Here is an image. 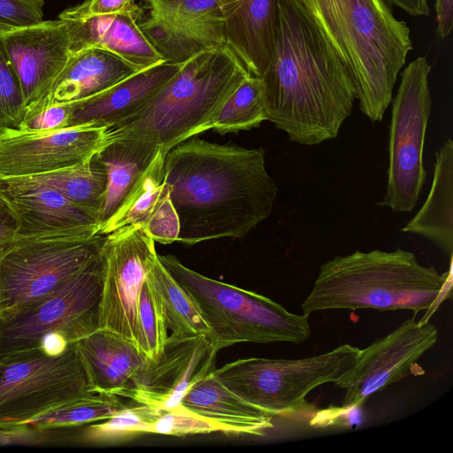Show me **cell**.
<instances>
[{
    "label": "cell",
    "instance_id": "6da1fadb",
    "mask_svg": "<svg viewBox=\"0 0 453 453\" xmlns=\"http://www.w3.org/2000/svg\"><path fill=\"white\" fill-rule=\"evenodd\" d=\"M165 184L179 219V242L245 236L268 218L278 193L265 150L188 139L165 157Z\"/></svg>",
    "mask_w": 453,
    "mask_h": 453
},
{
    "label": "cell",
    "instance_id": "7a4b0ae2",
    "mask_svg": "<svg viewBox=\"0 0 453 453\" xmlns=\"http://www.w3.org/2000/svg\"><path fill=\"white\" fill-rule=\"evenodd\" d=\"M277 33L259 77L266 120L302 145L335 138L351 114L357 91L335 49L297 0H277Z\"/></svg>",
    "mask_w": 453,
    "mask_h": 453
},
{
    "label": "cell",
    "instance_id": "3957f363",
    "mask_svg": "<svg viewBox=\"0 0 453 453\" xmlns=\"http://www.w3.org/2000/svg\"><path fill=\"white\" fill-rule=\"evenodd\" d=\"M348 67L360 111L381 121L412 50L411 30L388 0H297Z\"/></svg>",
    "mask_w": 453,
    "mask_h": 453
},
{
    "label": "cell",
    "instance_id": "277c9868",
    "mask_svg": "<svg viewBox=\"0 0 453 453\" xmlns=\"http://www.w3.org/2000/svg\"><path fill=\"white\" fill-rule=\"evenodd\" d=\"M450 276L422 265L414 253L400 248L357 250L320 265L301 308L309 315L328 310L431 311Z\"/></svg>",
    "mask_w": 453,
    "mask_h": 453
},
{
    "label": "cell",
    "instance_id": "5b68a950",
    "mask_svg": "<svg viewBox=\"0 0 453 453\" xmlns=\"http://www.w3.org/2000/svg\"><path fill=\"white\" fill-rule=\"evenodd\" d=\"M249 73L226 46L184 63L165 86L136 112L109 128L111 138H131L167 153L205 132Z\"/></svg>",
    "mask_w": 453,
    "mask_h": 453
},
{
    "label": "cell",
    "instance_id": "8992f818",
    "mask_svg": "<svg viewBox=\"0 0 453 453\" xmlns=\"http://www.w3.org/2000/svg\"><path fill=\"white\" fill-rule=\"evenodd\" d=\"M157 257L198 305L218 351L240 342L298 344L310 337L309 314L292 313L263 295L208 278L173 255Z\"/></svg>",
    "mask_w": 453,
    "mask_h": 453
},
{
    "label": "cell",
    "instance_id": "52a82bcc",
    "mask_svg": "<svg viewBox=\"0 0 453 453\" xmlns=\"http://www.w3.org/2000/svg\"><path fill=\"white\" fill-rule=\"evenodd\" d=\"M104 265L102 249L50 293L0 315V361L39 349L43 337L51 333L72 344L100 329Z\"/></svg>",
    "mask_w": 453,
    "mask_h": 453
},
{
    "label": "cell",
    "instance_id": "ba28073f",
    "mask_svg": "<svg viewBox=\"0 0 453 453\" xmlns=\"http://www.w3.org/2000/svg\"><path fill=\"white\" fill-rule=\"evenodd\" d=\"M360 349L343 344L298 359L249 357L215 369L213 373L243 400L276 415L297 412L317 387L336 382L355 363Z\"/></svg>",
    "mask_w": 453,
    "mask_h": 453
},
{
    "label": "cell",
    "instance_id": "9c48e42d",
    "mask_svg": "<svg viewBox=\"0 0 453 453\" xmlns=\"http://www.w3.org/2000/svg\"><path fill=\"white\" fill-rule=\"evenodd\" d=\"M105 235L17 236L0 253V315L57 288L102 251Z\"/></svg>",
    "mask_w": 453,
    "mask_h": 453
},
{
    "label": "cell",
    "instance_id": "30bf717a",
    "mask_svg": "<svg viewBox=\"0 0 453 453\" xmlns=\"http://www.w3.org/2000/svg\"><path fill=\"white\" fill-rule=\"evenodd\" d=\"M431 68L425 57L411 61L401 70L391 100L387 189L378 205L394 212L412 211L426 180L423 149L432 108Z\"/></svg>",
    "mask_w": 453,
    "mask_h": 453
},
{
    "label": "cell",
    "instance_id": "8fae6325",
    "mask_svg": "<svg viewBox=\"0 0 453 453\" xmlns=\"http://www.w3.org/2000/svg\"><path fill=\"white\" fill-rule=\"evenodd\" d=\"M90 393L72 344L59 356L35 349L0 361V423H26Z\"/></svg>",
    "mask_w": 453,
    "mask_h": 453
},
{
    "label": "cell",
    "instance_id": "7c38bea8",
    "mask_svg": "<svg viewBox=\"0 0 453 453\" xmlns=\"http://www.w3.org/2000/svg\"><path fill=\"white\" fill-rule=\"evenodd\" d=\"M104 275L100 303V329L135 344L141 288L157 257L155 241L140 225L105 234Z\"/></svg>",
    "mask_w": 453,
    "mask_h": 453
},
{
    "label": "cell",
    "instance_id": "4fadbf2b",
    "mask_svg": "<svg viewBox=\"0 0 453 453\" xmlns=\"http://www.w3.org/2000/svg\"><path fill=\"white\" fill-rule=\"evenodd\" d=\"M111 140L106 127L85 123L56 130L0 129V178L31 177L84 162Z\"/></svg>",
    "mask_w": 453,
    "mask_h": 453
},
{
    "label": "cell",
    "instance_id": "5bb4252c",
    "mask_svg": "<svg viewBox=\"0 0 453 453\" xmlns=\"http://www.w3.org/2000/svg\"><path fill=\"white\" fill-rule=\"evenodd\" d=\"M437 340L432 324L412 318L360 349L353 365L334 382L346 391L342 407L361 406L374 393L403 379Z\"/></svg>",
    "mask_w": 453,
    "mask_h": 453
},
{
    "label": "cell",
    "instance_id": "9a60e30c",
    "mask_svg": "<svg viewBox=\"0 0 453 453\" xmlns=\"http://www.w3.org/2000/svg\"><path fill=\"white\" fill-rule=\"evenodd\" d=\"M0 39L19 80L26 115L41 110L72 56L68 21L1 27Z\"/></svg>",
    "mask_w": 453,
    "mask_h": 453
},
{
    "label": "cell",
    "instance_id": "2e32d148",
    "mask_svg": "<svg viewBox=\"0 0 453 453\" xmlns=\"http://www.w3.org/2000/svg\"><path fill=\"white\" fill-rule=\"evenodd\" d=\"M138 25L164 60L182 64L226 47L224 19L215 0H142Z\"/></svg>",
    "mask_w": 453,
    "mask_h": 453
},
{
    "label": "cell",
    "instance_id": "e0dca14e",
    "mask_svg": "<svg viewBox=\"0 0 453 453\" xmlns=\"http://www.w3.org/2000/svg\"><path fill=\"white\" fill-rule=\"evenodd\" d=\"M218 352L206 336L167 339L161 356L148 359L114 395L158 410L177 406L193 385L216 369Z\"/></svg>",
    "mask_w": 453,
    "mask_h": 453
},
{
    "label": "cell",
    "instance_id": "ac0fdd59",
    "mask_svg": "<svg viewBox=\"0 0 453 453\" xmlns=\"http://www.w3.org/2000/svg\"><path fill=\"white\" fill-rule=\"evenodd\" d=\"M0 195L17 217V236L99 232L95 218L48 184L28 177L0 178Z\"/></svg>",
    "mask_w": 453,
    "mask_h": 453
},
{
    "label": "cell",
    "instance_id": "d6986e66",
    "mask_svg": "<svg viewBox=\"0 0 453 453\" xmlns=\"http://www.w3.org/2000/svg\"><path fill=\"white\" fill-rule=\"evenodd\" d=\"M224 19L226 46L250 75L261 77L273 52L277 0H215Z\"/></svg>",
    "mask_w": 453,
    "mask_h": 453
},
{
    "label": "cell",
    "instance_id": "ffe728a7",
    "mask_svg": "<svg viewBox=\"0 0 453 453\" xmlns=\"http://www.w3.org/2000/svg\"><path fill=\"white\" fill-rule=\"evenodd\" d=\"M180 66L163 61L137 72L103 93L73 101L70 127L92 123L108 129L112 127L154 97Z\"/></svg>",
    "mask_w": 453,
    "mask_h": 453
},
{
    "label": "cell",
    "instance_id": "44dd1931",
    "mask_svg": "<svg viewBox=\"0 0 453 453\" xmlns=\"http://www.w3.org/2000/svg\"><path fill=\"white\" fill-rule=\"evenodd\" d=\"M141 17L124 12L67 20L72 54L98 48L114 53L140 70L165 61L142 34L138 25Z\"/></svg>",
    "mask_w": 453,
    "mask_h": 453
},
{
    "label": "cell",
    "instance_id": "7402d4cb",
    "mask_svg": "<svg viewBox=\"0 0 453 453\" xmlns=\"http://www.w3.org/2000/svg\"><path fill=\"white\" fill-rule=\"evenodd\" d=\"M72 345L93 393L114 394L148 360L133 342L104 329H98Z\"/></svg>",
    "mask_w": 453,
    "mask_h": 453
},
{
    "label": "cell",
    "instance_id": "603a6c76",
    "mask_svg": "<svg viewBox=\"0 0 453 453\" xmlns=\"http://www.w3.org/2000/svg\"><path fill=\"white\" fill-rule=\"evenodd\" d=\"M180 403L221 424L228 434L263 436L273 427V415L243 400L211 372L193 385Z\"/></svg>",
    "mask_w": 453,
    "mask_h": 453
},
{
    "label": "cell",
    "instance_id": "cb8c5ba5",
    "mask_svg": "<svg viewBox=\"0 0 453 453\" xmlns=\"http://www.w3.org/2000/svg\"><path fill=\"white\" fill-rule=\"evenodd\" d=\"M139 71L108 50L89 48L78 51L72 54L53 88L47 105L96 96Z\"/></svg>",
    "mask_w": 453,
    "mask_h": 453
},
{
    "label": "cell",
    "instance_id": "d4e9b609",
    "mask_svg": "<svg viewBox=\"0 0 453 453\" xmlns=\"http://www.w3.org/2000/svg\"><path fill=\"white\" fill-rule=\"evenodd\" d=\"M402 232L420 235L438 246L450 259L453 252V142L449 138L435 154L428 196Z\"/></svg>",
    "mask_w": 453,
    "mask_h": 453
},
{
    "label": "cell",
    "instance_id": "484cf974",
    "mask_svg": "<svg viewBox=\"0 0 453 453\" xmlns=\"http://www.w3.org/2000/svg\"><path fill=\"white\" fill-rule=\"evenodd\" d=\"M160 147L131 138L111 139L98 152L107 177L99 228L119 208L129 191L150 165Z\"/></svg>",
    "mask_w": 453,
    "mask_h": 453
},
{
    "label": "cell",
    "instance_id": "4316f807",
    "mask_svg": "<svg viewBox=\"0 0 453 453\" xmlns=\"http://www.w3.org/2000/svg\"><path fill=\"white\" fill-rule=\"evenodd\" d=\"M149 275L160 297L168 331V339L182 341L196 336H206L211 342L212 334L198 305L169 273L159 261L153 260Z\"/></svg>",
    "mask_w": 453,
    "mask_h": 453
},
{
    "label": "cell",
    "instance_id": "83f0119b",
    "mask_svg": "<svg viewBox=\"0 0 453 453\" xmlns=\"http://www.w3.org/2000/svg\"><path fill=\"white\" fill-rule=\"evenodd\" d=\"M28 178L51 186L98 221L107 177L97 153L80 164Z\"/></svg>",
    "mask_w": 453,
    "mask_h": 453
},
{
    "label": "cell",
    "instance_id": "f1b7e54d",
    "mask_svg": "<svg viewBox=\"0 0 453 453\" xmlns=\"http://www.w3.org/2000/svg\"><path fill=\"white\" fill-rule=\"evenodd\" d=\"M165 155L159 148L156 157L136 180L117 211L100 226L99 234L105 235L131 225L143 226L165 186Z\"/></svg>",
    "mask_w": 453,
    "mask_h": 453
},
{
    "label": "cell",
    "instance_id": "f546056e",
    "mask_svg": "<svg viewBox=\"0 0 453 453\" xmlns=\"http://www.w3.org/2000/svg\"><path fill=\"white\" fill-rule=\"evenodd\" d=\"M126 406L120 397L112 393H90L26 423L42 430L73 429L107 419Z\"/></svg>",
    "mask_w": 453,
    "mask_h": 453
},
{
    "label": "cell",
    "instance_id": "4dcf8cb0",
    "mask_svg": "<svg viewBox=\"0 0 453 453\" xmlns=\"http://www.w3.org/2000/svg\"><path fill=\"white\" fill-rule=\"evenodd\" d=\"M162 410L137 403L127 405L111 418L88 424L77 439L91 445H113L151 434Z\"/></svg>",
    "mask_w": 453,
    "mask_h": 453
},
{
    "label": "cell",
    "instance_id": "1f68e13d",
    "mask_svg": "<svg viewBox=\"0 0 453 453\" xmlns=\"http://www.w3.org/2000/svg\"><path fill=\"white\" fill-rule=\"evenodd\" d=\"M266 120L262 81L249 75L226 101L219 113L209 124L223 134L257 127Z\"/></svg>",
    "mask_w": 453,
    "mask_h": 453
},
{
    "label": "cell",
    "instance_id": "d6a6232c",
    "mask_svg": "<svg viewBox=\"0 0 453 453\" xmlns=\"http://www.w3.org/2000/svg\"><path fill=\"white\" fill-rule=\"evenodd\" d=\"M168 336L163 305L148 273L139 296L135 345L147 359L156 361Z\"/></svg>",
    "mask_w": 453,
    "mask_h": 453
},
{
    "label": "cell",
    "instance_id": "836d02e7",
    "mask_svg": "<svg viewBox=\"0 0 453 453\" xmlns=\"http://www.w3.org/2000/svg\"><path fill=\"white\" fill-rule=\"evenodd\" d=\"M218 432L228 434L221 424L195 413L180 403L173 408L162 410L152 426L151 434L187 436Z\"/></svg>",
    "mask_w": 453,
    "mask_h": 453
},
{
    "label": "cell",
    "instance_id": "e575fe53",
    "mask_svg": "<svg viewBox=\"0 0 453 453\" xmlns=\"http://www.w3.org/2000/svg\"><path fill=\"white\" fill-rule=\"evenodd\" d=\"M26 113L19 80L0 39V129L19 128Z\"/></svg>",
    "mask_w": 453,
    "mask_h": 453
},
{
    "label": "cell",
    "instance_id": "d590c367",
    "mask_svg": "<svg viewBox=\"0 0 453 453\" xmlns=\"http://www.w3.org/2000/svg\"><path fill=\"white\" fill-rule=\"evenodd\" d=\"M142 227L155 242L162 244H170L178 240L179 219L166 184L155 209Z\"/></svg>",
    "mask_w": 453,
    "mask_h": 453
},
{
    "label": "cell",
    "instance_id": "8d00e7d4",
    "mask_svg": "<svg viewBox=\"0 0 453 453\" xmlns=\"http://www.w3.org/2000/svg\"><path fill=\"white\" fill-rule=\"evenodd\" d=\"M62 430H42L28 423H0V445L60 444Z\"/></svg>",
    "mask_w": 453,
    "mask_h": 453
},
{
    "label": "cell",
    "instance_id": "74e56055",
    "mask_svg": "<svg viewBox=\"0 0 453 453\" xmlns=\"http://www.w3.org/2000/svg\"><path fill=\"white\" fill-rule=\"evenodd\" d=\"M124 12L142 15L143 9L135 3V0H85L61 12L58 19L76 20Z\"/></svg>",
    "mask_w": 453,
    "mask_h": 453
},
{
    "label": "cell",
    "instance_id": "f35d334b",
    "mask_svg": "<svg viewBox=\"0 0 453 453\" xmlns=\"http://www.w3.org/2000/svg\"><path fill=\"white\" fill-rule=\"evenodd\" d=\"M73 102L53 103L27 114L19 129L29 131L56 130L70 127Z\"/></svg>",
    "mask_w": 453,
    "mask_h": 453
},
{
    "label": "cell",
    "instance_id": "ab89813d",
    "mask_svg": "<svg viewBox=\"0 0 453 453\" xmlns=\"http://www.w3.org/2000/svg\"><path fill=\"white\" fill-rule=\"evenodd\" d=\"M44 0H0V27H21L43 20Z\"/></svg>",
    "mask_w": 453,
    "mask_h": 453
},
{
    "label": "cell",
    "instance_id": "60d3db41",
    "mask_svg": "<svg viewBox=\"0 0 453 453\" xmlns=\"http://www.w3.org/2000/svg\"><path fill=\"white\" fill-rule=\"evenodd\" d=\"M19 221L7 201L0 195V253L17 237Z\"/></svg>",
    "mask_w": 453,
    "mask_h": 453
},
{
    "label": "cell",
    "instance_id": "b9f144b4",
    "mask_svg": "<svg viewBox=\"0 0 453 453\" xmlns=\"http://www.w3.org/2000/svg\"><path fill=\"white\" fill-rule=\"evenodd\" d=\"M437 32L441 39L448 37L453 27V0H435Z\"/></svg>",
    "mask_w": 453,
    "mask_h": 453
},
{
    "label": "cell",
    "instance_id": "7bdbcfd3",
    "mask_svg": "<svg viewBox=\"0 0 453 453\" xmlns=\"http://www.w3.org/2000/svg\"><path fill=\"white\" fill-rule=\"evenodd\" d=\"M391 5H395L411 16H428L430 13L426 0H388Z\"/></svg>",
    "mask_w": 453,
    "mask_h": 453
}]
</instances>
